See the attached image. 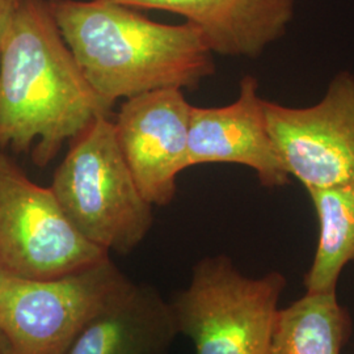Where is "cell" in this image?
Segmentation results:
<instances>
[{"label": "cell", "instance_id": "5bb4252c", "mask_svg": "<svg viewBox=\"0 0 354 354\" xmlns=\"http://www.w3.org/2000/svg\"><path fill=\"white\" fill-rule=\"evenodd\" d=\"M21 3L23 0H0V55L10 28L12 26L15 15Z\"/></svg>", "mask_w": 354, "mask_h": 354}, {"label": "cell", "instance_id": "277c9868", "mask_svg": "<svg viewBox=\"0 0 354 354\" xmlns=\"http://www.w3.org/2000/svg\"><path fill=\"white\" fill-rule=\"evenodd\" d=\"M286 277L241 274L225 254L201 259L189 285L169 301L178 335L196 354H269Z\"/></svg>", "mask_w": 354, "mask_h": 354}, {"label": "cell", "instance_id": "3957f363", "mask_svg": "<svg viewBox=\"0 0 354 354\" xmlns=\"http://www.w3.org/2000/svg\"><path fill=\"white\" fill-rule=\"evenodd\" d=\"M70 145L50 187L64 214L102 251H134L151 230L153 206L127 167L113 120L97 118Z\"/></svg>", "mask_w": 354, "mask_h": 354}, {"label": "cell", "instance_id": "4fadbf2b", "mask_svg": "<svg viewBox=\"0 0 354 354\" xmlns=\"http://www.w3.org/2000/svg\"><path fill=\"white\" fill-rule=\"evenodd\" d=\"M308 194L319 221V241L304 286L311 294L336 292L342 269L354 261V184Z\"/></svg>", "mask_w": 354, "mask_h": 354}, {"label": "cell", "instance_id": "7c38bea8", "mask_svg": "<svg viewBox=\"0 0 354 354\" xmlns=\"http://www.w3.org/2000/svg\"><path fill=\"white\" fill-rule=\"evenodd\" d=\"M352 328L336 292H306L279 310L269 354H340Z\"/></svg>", "mask_w": 354, "mask_h": 354}, {"label": "cell", "instance_id": "ba28073f", "mask_svg": "<svg viewBox=\"0 0 354 354\" xmlns=\"http://www.w3.org/2000/svg\"><path fill=\"white\" fill-rule=\"evenodd\" d=\"M190 111L181 89H159L127 99L113 120L120 150L152 206L176 196L177 176L187 169Z\"/></svg>", "mask_w": 354, "mask_h": 354}, {"label": "cell", "instance_id": "52a82bcc", "mask_svg": "<svg viewBox=\"0 0 354 354\" xmlns=\"http://www.w3.org/2000/svg\"><path fill=\"white\" fill-rule=\"evenodd\" d=\"M266 125L290 176L308 190L354 184V74L342 71L307 108L264 100Z\"/></svg>", "mask_w": 354, "mask_h": 354}, {"label": "cell", "instance_id": "8fae6325", "mask_svg": "<svg viewBox=\"0 0 354 354\" xmlns=\"http://www.w3.org/2000/svg\"><path fill=\"white\" fill-rule=\"evenodd\" d=\"M177 336L169 301L151 285L129 279L64 354H169Z\"/></svg>", "mask_w": 354, "mask_h": 354}, {"label": "cell", "instance_id": "9a60e30c", "mask_svg": "<svg viewBox=\"0 0 354 354\" xmlns=\"http://www.w3.org/2000/svg\"><path fill=\"white\" fill-rule=\"evenodd\" d=\"M0 354H12L11 353L10 344L7 342V339H6V336L3 335L1 330H0Z\"/></svg>", "mask_w": 354, "mask_h": 354}, {"label": "cell", "instance_id": "30bf717a", "mask_svg": "<svg viewBox=\"0 0 354 354\" xmlns=\"http://www.w3.org/2000/svg\"><path fill=\"white\" fill-rule=\"evenodd\" d=\"M176 13L203 32L214 54L257 58L283 37L297 0H105Z\"/></svg>", "mask_w": 354, "mask_h": 354}, {"label": "cell", "instance_id": "6da1fadb", "mask_svg": "<svg viewBox=\"0 0 354 354\" xmlns=\"http://www.w3.org/2000/svg\"><path fill=\"white\" fill-rule=\"evenodd\" d=\"M112 109L91 87L48 0H23L0 55V151L30 153L45 167Z\"/></svg>", "mask_w": 354, "mask_h": 354}, {"label": "cell", "instance_id": "8992f818", "mask_svg": "<svg viewBox=\"0 0 354 354\" xmlns=\"http://www.w3.org/2000/svg\"><path fill=\"white\" fill-rule=\"evenodd\" d=\"M111 256L80 235L53 190L0 151V274L51 279Z\"/></svg>", "mask_w": 354, "mask_h": 354}, {"label": "cell", "instance_id": "7a4b0ae2", "mask_svg": "<svg viewBox=\"0 0 354 354\" xmlns=\"http://www.w3.org/2000/svg\"><path fill=\"white\" fill-rule=\"evenodd\" d=\"M91 87L114 105L159 89H197L215 73L214 53L190 23L162 24L105 0H48Z\"/></svg>", "mask_w": 354, "mask_h": 354}, {"label": "cell", "instance_id": "5b68a950", "mask_svg": "<svg viewBox=\"0 0 354 354\" xmlns=\"http://www.w3.org/2000/svg\"><path fill=\"white\" fill-rule=\"evenodd\" d=\"M111 256L51 279L0 274V330L12 354H64L127 281Z\"/></svg>", "mask_w": 354, "mask_h": 354}, {"label": "cell", "instance_id": "9c48e42d", "mask_svg": "<svg viewBox=\"0 0 354 354\" xmlns=\"http://www.w3.org/2000/svg\"><path fill=\"white\" fill-rule=\"evenodd\" d=\"M210 163L245 165L266 188L289 184L290 174L269 134L254 76L241 79L239 96L230 105L192 106L187 168Z\"/></svg>", "mask_w": 354, "mask_h": 354}]
</instances>
